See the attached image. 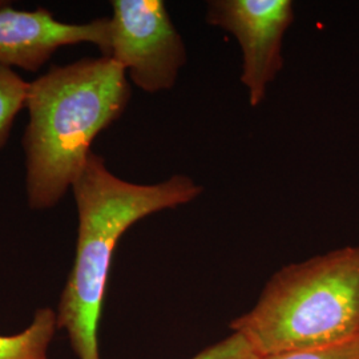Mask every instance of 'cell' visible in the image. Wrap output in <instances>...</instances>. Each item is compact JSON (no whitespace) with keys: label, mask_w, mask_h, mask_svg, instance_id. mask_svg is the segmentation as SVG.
<instances>
[{"label":"cell","mask_w":359,"mask_h":359,"mask_svg":"<svg viewBox=\"0 0 359 359\" xmlns=\"http://www.w3.org/2000/svg\"><path fill=\"white\" fill-rule=\"evenodd\" d=\"M192 359H264L243 335L233 333L213 346L208 347Z\"/></svg>","instance_id":"cell-9"},{"label":"cell","mask_w":359,"mask_h":359,"mask_svg":"<svg viewBox=\"0 0 359 359\" xmlns=\"http://www.w3.org/2000/svg\"><path fill=\"white\" fill-rule=\"evenodd\" d=\"M71 189L79 218L76 256L56 311L57 327L67 332L77 358L100 359L99 322L120 238L142 218L192 203L204 188L187 175L135 184L116 176L104 157L90 152Z\"/></svg>","instance_id":"cell-2"},{"label":"cell","mask_w":359,"mask_h":359,"mask_svg":"<svg viewBox=\"0 0 359 359\" xmlns=\"http://www.w3.org/2000/svg\"><path fill=\"white\" fill-rule=\"evenodd\" d=\"M57 329V313L51 308L38 309L23 332L0 334V359H48Z\"/></svg>","instance_id":"cell-7"},{"label":"cell","mask_w":359,"mask_h":359,"mask_svg":"<svg viewBox=\"0 0 359 359\" xmlns=\"http://www.w3.org/2000/svg\"><path fill=\"white\" fill-rule=\"evenodd\" d=\"M264 359H359V338L321 350L286 353Z\"/></svg>","instance_id":"cell-10"},{"label":"cell","mask_w":359,"mask_h":359,"mask_svg":"<svg viewBox=\"0 0 359 359\" xmlns=\"http://www.w3.org/2000/svg\"><path fill=\"white\" fill-rule=\"evenodd\" d=\"M29 83L13 68L0 65V151L8 142L13 121L26 108Z\"/></svg>","instance_id":"cell-8"},{"label":"cell","mask_w":359,"mask_h":359,"mask_svg":"<svg viewBox=\"0 0 359 359\" xmlns=\"http://www.w3.org/2000/svg\"><path fill=\"white\" fill-rule=\"evenodd\" d=\"M109 57L140 90H172L187 48L163 0H114Z\"/></svg>","instance_id":"cell-4"},{"label":"cell","mask_w":359,"mask_h":359,"mask_svg":"<svg viewBox=\"0 0 359 359\" xmlns=\"http://www.w3.org/2000/svg\"><path fill=\"white\" fill-rule=\"evenodd\" d=\"M80 43L95 44L102 56L109 57V18L72 25L57 20L46 8L23 11L0 3V65L36 72L57 50Z\"/></svg>","instance_id":"cell-6"},{"label":"cell","mask_w":359,"mask_h":359,"mask_svg":"<svg viewBox=\"0 0 359 359\" xmlns=\"http://www.w3.org/2000/svg\"><path fill=\"white\" fill-rule=\"evenodd\" d=\"M130 95L126 69L105 56L53 65L29 83L23 136L29 209H52L65 198L92 142L121 117Z\"/></svg>","instance_id":"cell-1"},{"label":"cell","mask_w":359,"mask_h":359,"mask_svg":"<svg viewBox=\"0 0 359 359\" xmlns=\"http://www.w3.org/2000/svg\"><path fill=\"white\" fill-rule=\"evenodd\" d=\"M261 358L313 351L359 338V246L278 270L255 308L231 323Z\"/></svg>","instance_id":"cell-3"},{"label":"cell","mask_w":359,"mask_h":359,"mask_svg":"<svg viewBox=\"0 0 359 359\" xmlns=\"http://www.w3.org/2000/svg\"><path fill=\"white\" fill-rule=\"evenodd\" d=\"M293 22L292 0L208 1L206 23L231 34L241 47V83L252 107L264 102L283 69V36Z\"/></svg>","instance_id":"cell-5"}]
</instances>
